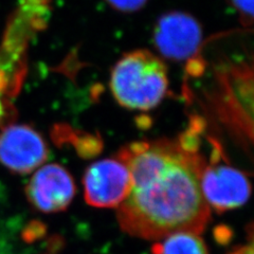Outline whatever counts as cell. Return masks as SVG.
<instances>
[{"label": "cell", "mask_w": 254, "mask_h": 254, "mask_svg": "<svg viewBox=\"0 0 254 254\" xmlns=\"http://www.w3.org/2000/svg\"><path fill=\"white\" fill-rule=\"evenodd\" d=\"M246 234H247V243L229 254H254V222H251L246 228Z\"/></svg>", "instance_id": "cell-13"}, {"label": "cell", "mask_w": 254, "mask_h": 254, "mask_svg": "<svg viewBox=\"0 0 254 254\" xmlns=\"http://www.w3.org/2000/svg\"><path fill=\"white\" fill-rule=\"evenodd\" d=\"M28 200L44 213L66 210L75 195V185L69 172L59 164L39 169L26 188Z\"/></svg>", "instance_id": "cell-8"}, {"label": "cell", "mask_w": 254, "mask_h": 254, "mask_svg": "<svg viewBox=\"0 0 254 254\" xmlns=\"http://www.w3.org/2000/svg\"><path fill=\"white\" fill-rule=\"evenodd\" d=\"M227 2L244 28L249 29L254 25V0H227Z\"/></svg>", "instance_id": "cell-10"}, {"label": "cell", "mask_w": 254, "mask_h": 254, "mask_svg": "<svg viewBox=\"0 0 254 254\" xmlns=\"http://www.w3.org/2000/svg\"><path fill=\"white\" fill-rule=\"evenodd\" d=\"M86 202L95 208H116L128 196L130 172L120 159H104L91 164L84 175Z\"/></svg>", "instance_id": "cell-6"}, {"label": "cell", "mask_w": 254, "mask_h": 254, "mask_svg": "<svg viewBox=\"0 0 254 254\" xmlns=\"http://www.w3.org/2000/svg\"><path fill=\"white\" fill-rule=\"evenodd\" d=\"M204 132L203 122L192 116L188 128L175 139L136 141L119 150L117 158L131 176L130 192L117 214L124 232L158 240L203 231L211 219L200 188Z\"/></svg>", "instance_id": "cell-1"}, {"label": "cell", "mask_w": 254, "mask_h": 254, "mask_svg": "<svg viewBox=\"0 0 254 254\" xmlns=\"http://www.w3.org/2000/svg\"><path fill=\"white\" fill-rule=\"evenodd\" d=\"M211 150L205 156L200 188L209 206L217 213L233 210L248 201L251 185L246 175L229 163L217 138L206 134Z\"/></svg>", "instance_id": "cell-4"}, {"label": "cell", "mask_w": 254, "mask_h": 254, "mask_svg": "<svg viewBox=\"0 0 254 254\" xmlns=\"http://www.w3.org/2000/svg\"><path fill=\"white\" fill-rule=\"evenodd\" d=\"M13 115H15V109L12 107L10 100L0 91V127L4 128L5 124H10Z\"/></svg>", "instance_id": "cell-12"}, {"label": "cell", "mask_w": 254, "mask_h": 254, "mask_svg": "<svg viewBox=\"0 0 254 254\" xmlns=\"http://www.w3.org/2000/svg\"><path fill=\"white\" fill-rule=\"evenodd\" d=\"M153 44L162 60L189 62L199 52L203 44L202 26L189 12H164L154 25Z\"/></svg>", "instance_id": "cell-5"}, {"label": "cell", "mask_w": 254, "mask_h": 254, "mask_svg": "<svg viewBox=\"0 0 254 254\" xmlns=\"http://www.w3.org/2000/svg\"><path fill=\"white\" fill-rule=\"evenodd\" d=\"M49 156L47 143L28 125H7L0 133V162L10 171L28 174Z\"/></svg>", "instance_id": "cell-7"}, {"label": "cell", "mask_w": 254, "mask_h": 254, "mask_svg": "<svg viewBox=\"0 0 254 254\" xmlns=\"http://www.w3.org/2000/svg\"><path fill=\"white\" fill-rule=\"evenodd\" d=\"M182 93L233 139L254 146V30L211 37L187 62Z\"/></svg>", "instance_id": "cell-2"}, {"label": "cell", "mask_w": 254, "mask_h": 254, "mask_svg": "<svg viewBox=\"0 0 254 254\" xmlns=\"http://www.w3.org/2000/svg\"><path fill=\"white\" fill-rule=\"evenodd\" d=\"M104 1L117 12L131 14L142 10L148 0H104Z\"/></svg>", "instance_id": "cell-11"}, {"label": "cell", "mask_w": 254, "mask_h": 254, "mask_svg": "<svg viewBox=\"0 0 254 254\" xmlns=\"http://www.w3.org/2000/svg\"><path fill=\"white\" fill-rule=\"evenodd\" d=\"M109 89L123 108L152 110L170 93L168 67L147 49L126 52L111 68Z\"/></svg>", "instance_id": "cell-3"}, {"label": "cell", "mask_w": 254, "mask_h": 254, "mask_svg": "<svg viewBox=\"0 0 254 254\" xmlns=\"http://www.w3.org/2000/svg\"><path fill=\"white\" fill-rule=\"evenodd\" d=\"M153 254H209L201 238L195 233H175L152 247Z\"/></svg>", "instance_id": "cell-9"}]
</instances>
